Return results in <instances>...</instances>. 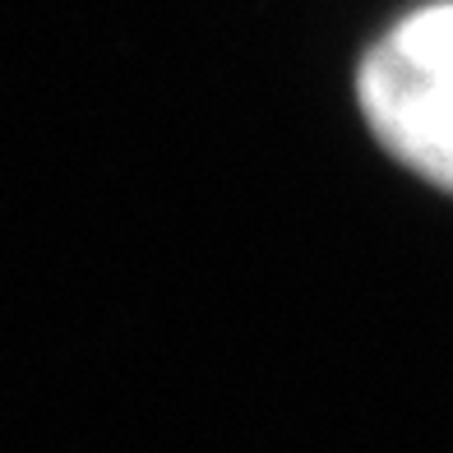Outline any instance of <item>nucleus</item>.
Masks as SVG:
<instances>
[{"label": "nucleus", "mask_w": 453, "mask_h": 453, "mask_svg": "<svg viewBox=\"0 0 453 453\" xmlns=\"http://www.w3.org/2000/svg\"><path fill=\"white\" fill-rule=\"evenodd\" d=\"M357 97L370 134L403 167L453 190V0L398 19L365 51Z\"/></svg>", "instance_id": "obj_1"}]
</instances>
